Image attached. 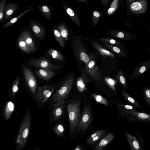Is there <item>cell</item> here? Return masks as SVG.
I'll return each instance as SVG.
<instances>
[{
	"instance_id": "ab89813d",
	"label": "cell",
	"mask_w": 150,
	"mask_h": 150,
	"mask_svg": "<svg viewBox=\"0 0 150 150\" xmlns=\"http://www.w3.org/2000/svg\"><path fill=\"white\" fill-rule=\"evenodd\" d=\"M73 150H84L81 144H78L76 146Z\"/></svg>"
},
{
	"instance_id": "277c9868",
	"label": "cell",
	"mask_w": 150,
	"mask_h": 150,
	"mask_svg": "<svg viewBox=\"0 0 150 150\" xmlns=\"http://www.w3.org/2000/svg\"><path fill=\"white\" fill-rule=\"evenodd\" d=\"M56 88L52 85H46L39 87L37 89L35 99L38 102L45 103L53 93Z\"/></svg>"
},
{
	"instance_id": "f546056e",
	"label": "cell",
	"mask_w": 150,
	"mask_h": 150,
	"mask_svg": "<svg viewBox=\"0 0 150 150\" xmlns=\"http://www.w3.org/2000/svg\"><path fill=\"white\" fill-rule=\"evenodd\" d=\"M54 36L57 42L62 46L63 45L62 37H63L59 31L55 29H53Z\"/></svg>"
},
{
	"instance_id": "ee69618b",
	"label": "cell",
	"mask_w": 150,
	"mask_h": 150,
	"mask_svg": "<svg viewBox=\"0 0 150 150\" xmlns=\"http://www.w3.org/2000/svg\"><path fill=\"white\" fill-rule=\"evenodd\" d=\"M113 50L115 52L117 53H119L120 52V49L116 47H113Z\"/></svg>"
},
{
	"instance_id": "484cf974",
	"label": "cell",
	"mask_w": 150,
	"mask_h": 150,
	"mask_svg": "<svg viewBox=\"0 0 150 150\" xmlns=\"http://www.w3.org/2000/svg\"><path fill=\"white\" fill-rule=\"evenodd\" d=\"M116 79L125 88H127L126 80L123 72L120 71L118 72L116 75Z\"/></svg>"
},
{
	"instance_id": "7bdbcfd3",
	"label": "cell",
	"mask_w": 150,
	"mask_h": 150,
	"mask_svg": "<svg viewBox=\"0 0 150 150\" xmlns=\"http://www.w3.org/2000/svg\"><path fill=\"white\" fill-rule=\"evenodd\" d=\"M115 10L113 8L110 7L108 10V14H111Z\"/></svg>"
},
{
	"instance_id": "7c38bea8",
	"label": "cell",
	"mask_w": 150,
	"mask_h": 150,
	"mask_svg": "<svg viewBox=\"0 0 150 150\" xmlns=\"http://www.w3.org/2000/svg\"><path fill=\"white\" fill-rule=\"evenodd\" d=\"M115 137L112 133L106 134L96 144L93 150H102Z\"/></svg>"
},
{
	"instance_id": "603a6c76",
	"label": "cell",
	"mask_w": 150,
	"mask_h": 150,
	"mask_svg": "<svg viewBox=\"0 0 150 150\" xmlns=\"http://www.w3.org/2000/svg\"><path fill=\"white\" fill-rule=\"evenodd\" d=\"M30 11V9H27L16 16L13 18L8 22L3 25L2 27L3 28H5L12 25L18 21L23 15Z\"/></svg>"
},
{
	"instance_id": "7dc6e473",
	"label": "cell",
	"mask_w": 150,
	"mask_h": 150,
	"mask_svg": "<svg viewBox=\"0 0 150 150\" xmlns=\"http://www.w3.org/2000/svg\"><path fill=\"white\" fill-rule=\"evenodd\" d=\"M110 42L113 44H114L115 43V40L113 39H111L110 41Z\"/></svg>"
},
{
	"instance_id": "c3c4849f",
	"label": "cell",
	"mask_w": 150,
	"mask_h": 150,
	"mask_svg": "<svg viewBox=\"0 0 150 150\" xmlns=\"http://www.w3.org/2000/svg\"><path fill=\"white\" fill-rule=\"evenodd\" d=\"M149 34H150V28L149 29Z\"/></svg>"
},
{
	"instance_id": "ac0fdd59",
	"label": "cell",
	"mask_w": 150,
	"mask_h": 150,
	"mask_svg": "<svg viewBox=\"0 0 150 150\" xmlns=\"http://www.w3.org/2000/svg\"><path fill=\"white\" fill-rule=\"evenodd\" d=\"M125 134L132 149V150H141L139 143L135 137L126 132Z\"/></svg>"
},
{
	"instance_id": "44dd1931",
	"label": "cell",
	"mask_w": 150,
	"mask_h": 150,
	"mask_svg": "<svg viewBox=\"0 0 150 150\" xmlns=\"http://www.w3.org/2000/svg\"><path fill=\"white\" fill-rule=\"evenodd\" d=\"M122 93L123 97L127 101L132 104L137 108L139 109H141V107L138 102L126 92L123 91L122 92Z\"/></svg>"
},
{
	"instance_id": "4dcf8cb0",
	"label": "cell",
	"mask_w": 150,
	"mask_h": 150,
	"mask_svg": "<svg viewBox=\"0 0 150 150\" xmlns=\"http://www.w3.org/2000/svg\"><path fill=\"white\" fill-rule=\"evenodd\" d=\"M6 1L1 0L0 3V20L1 21L4 17L5 6Z\"/></svg>"
},
{
	"instance_id": "f35d334b",
	"label": "cell",
	"mask_w": 150,
	"mask_h": 150,
	"mask_svg": "<svg viewBox=\"0 0 150 150\" xmlns=\"http://www.w3.org/2000/svg\"><path fill=\"white\" fill-rule=\"evenodd\" d=\"M67 12L68 14L71 16H73L74 13L73 11L70 8H69L67 9Z\"/></svg>"
},
{
	"instance_id": "8fae6325",
	"label": "cell",
	"mask_w": 150,
	"mask_h": 150,
	"mask_svg": "<svg viewBox=\"0 0 150 150\" xmlns=\"http://www.w3.org/2000/svg\"><path fill=\"white\" fill-rule=\"evenodd\" d=\"M150 68V59L139 64L131 76L130 79L132 80L146 71Z\"/></svg>"
},
{
	"instance_id": "5bb4252c",
	"label": "cell",
	"mask_w": 150,
	"mask_h": 150,
	"mask_svg": "<svg viewBox=\"0 0 150 150\" xmlns=\"http://www.w3.org/2000/svg\"><path fill=\"white\" fill-rule=\"evenodd\" d=\"M90 82L88 78L86 71H83L82 74L77 79L76 82V88L80 92H83L85 89L86 84Z\"/></svg>"
},
{
	"instance_id": "8992f818",
	"label": "cell",
	"mask_w": 150,
	"mask_h": 150,
	"mask_svg": "<svg viewBox=\"0 0 150 150\" xmlns=\"http://www.w3.org/2000/svg\"><path fill=\"white\" fill-rule=\"evenodd\" d=\"M148 1L146 0H136L129 5L130 13L136 15L144 14L148 10Z\"/></svg>"
},
{
	"instance_id": "1f68e13d",
	"label": "cell",
	"mask_w": 150,
	"mask_h": 150,
	"mask_svg": "<svg viewBox=\"0 0 150 150\" xmlns=\"http://www.w3.org/2000/svg\"><path fill=\"white\" fill-rule=\"evenodd\" d=\"M144 93L146 101L150 106V88L148 87L145 88Z\"/></svg>"
},
{
	"instance_id": "f1b7e54d",
	"label": "cell",
	"mask_w": 150,
	"mask_h": 150,
	"mask_svg": "<svg viewBox=\"0 0 150 150\" xmlns=\"http://www.w3.org/2000/svg\"><path fill=\"white\" fill-rule=\"evenodd\" d=\"M19 79V76H18L15 80L13 83L11 88V94L13 97H14L18 90Z\"/></svg>"
},
{
	"instance_id": "ffe728a7",
	"label": "cell",
	"mask_w": 150,
	"mask_h": 150,
	"mask_svg": "<svg viewBox=\"0 0 150 150\" xmlns=\"http://www.w3.org/2000/svg\"><path fill=\"white\" fill-rule=\"evenodd\" d=\"M14 110V105L13 103L8 101L6 104L4 110V116L6 119H8Z\"/></svg>"
},
{
	"instance_id": "e575fe53",
	"label": "cell",
	"mask_w": 150,
	"mask_h": 150,
	"mask_svg": "<svg viewBox=\"0 0 150 150\" xmlns=\"http://www.w3.org/2000/svg\"><path fill=\"white\" fill-rule=\"evenodd\" d=\"M80 57L81 60L85 63L88 62L89 61V59L88 56L84 52H81Z\"/></svg>"
},
{
	"instance_id": "3957f363",
	"label": "cell",
	"mask_w": 150,
	"mask_h": 150,
	"mask_svg": "<svg viewBox=\"0 0 150 150\" xmlns=\"http://www.w3.org/2000/svg\"><path fill=\"white\" fill-rule=\"evenodd\" d=\"M92 116L90 105L86 104L85 106L76 129L77 133L83 134L88 128L91 123Z\"/></svg>"
},
{
	"instance_id": "4fadbf2b",
	"label": "cell",
	"mask_w": 150,
	"mask_h": 150,
	"mask_svg": "<svg viewBox=\"0 0 150 150\" xmlns=\"http://www.w3.org/2000/svg\"><path fill=\"white\" fill-rule=\"evenodd\" d=\"M66 102V100L59 102L52 105V114L55 119L59 118L63 114Z\"/></svg>"
},
{
	"instance_id": "9c48e42d",
	"label": "cell",
	"mask_w": 150,
	"mask_h": 150,
	"mask_svg": "<svg viewBox=\"0 0 150 150\" xmlns=\"http://www.w3.org/2000/svg\"><path fill=\"white\" fill-rule=\"evenodd\" d=\"M86 73L94 81L100 82L101 73L97 67L95 66L93 61L90 62L87 66Z\"/></svg>"
},
{
	"instance_id": "7a4b0ae2",
	"label": "cell",
	"mask_w": 150,
	"mask_h": 150,
	"mask_svg": "<svg viewBox=\"0 0 150 150\" xmlns=\"http://www.w3.org/2000/svg\"><path fill=\"white\" fill-rule=\"evenodd\" d=\"M74 81V77L72 75L68 76L59 89L55 92L52 97L54 103L65 100L67 99L73 85Z\"/></svg>"
},
{
	"instance_id": "2e32d148",
	"label": "cell",
	"mask_w": 150,
	"mask_h": 150,
	"mask_svg": "<svg viewBox=\"0 0 150 150\" xmlns=\"http://www.w3.org/2000/svg\"><path fill=\"white\" fill-rule=\"evenodd\" d=\"M31 28L36 37L39 40H42L44 36V28L38 23L32 22L30 23Z\"/></svg>"
},
{
	"instance_id": "9a60e30c",
	"label": "cell",
	"mask_w": 150,
	"mask_h": 150,
	"mask_svg": "<svg viewBox=\"0 0 150 150\" xmlns=\"http://www.w3.org/2000/svg\"><path fill=\"white\" fill-rule=\"evenodd\" d=\"M36 75L40 78L45 80H49L56 74L53 71L45 69L39 68L35 71Z\"/></svg>"
},
{
	"instance_id": "b9f144b4",
	"label": "cell",
	"mask_w": 150,
	"mask_h": 150,
	"mask_svg": "<svg viewBox=\"0 0 150 150\" xmlns=\"http://www.w3.org/2000/svg\"><path fill=\"white\" fill-rule=\"evenodd\" d=\"M117 36L119 38H123L125 37V34L122 32H120L118 33Z\"/></svg>"
},
{
	"instance_id": "52a82bcc",
	"label": "cell",
	"mask_w": 150,
	"mask_h": 150,
	"mask_svg": "<svg viewBox=\"0 0 150 150\" xmlns=\"http://www.w3.org/2000/svg\"><path fill=\"white\" fill-rule=\"evenodd\" d=\"M30 65L39 68L45 69L52 71L55 70L58 68V67L53 64L46 58L41 57L38 59L31 60Z\"/></svg>"
},
{
	"instance_id": "836d02e7",
	"label": "cell",
	"mask_w": 150,
	"mask_h": 150,
	"mask_svg": "<svg viewBox=\"0 0 150 150\" xmlns=\"http://www.w3.org/2000/svg\"><path fill=\"white\" fill-rule=\"evenodd\" d=\"M58 28L62 36L65 39H67L66 37L68 33V31L65 29L63 26L62 25H59L58 27Z\"/></svg>"
},
{
	"instance_id": "6da1fadb",
	"label": "cell",
	"mask_w": 150,
	"mask_h": 150,
	"mask_svg": "<svg viewBox=\"0 0 150 150\" xmlns=\"http://www.w3.org/2000/svg\"><path fill=\"white\" fill-rule=\"evenodd\" d=\"M81 100L79 99L71 101L67 105L70 131L73 135L76 132L81 119Z\"/></svg>"
},
{
	"instance_id": "d4e9b609",
	"label": "cell",
	"mask_w": 150,
	"mask_h": 150,
	"mask_svg": "<svg viewBox=\"0 0 150 150\" xmlns=\"http://www.w3.org/2000/svg\"><path fill=\"white\" fill-rule=\"evenodd\" d=\"M47 53L53 59L57 60H62L63 58L61 54L57 50L53 49H49Z\"/></svg>"
},
{
	"instance_id": "bcb514c9",
	"label": "cell",
	"mask_w": 150,
	"mask_h": 150,
	"mask_svg": "<svg viewBox=\"0 0 150 150\" xmlns=\"http://www.w3.org/2000/svg\"><path fill=\"white\" fill-rule=\"evenodd\" d=\"M136 0H128L127 2V3L128 4V5H129L133 2H134Z\"/></svg>"
},
{
	"instance_id": "30bf717a",
	"label": "cell",
	"mask_w": 150,
	"mask_h": 150,
	"mask_svg": "<svg viewBox=\"0 0 150 150\" xmlns=\"http://www.w3.org/2000/svg\"><path fill=\"white\" fill-rule=\"evenodd\" d=\"M106 130L101 129L95 131L86 139V143L88 145L97 144L106 134Z\"/></svg>"
},
{
	"instance_id": "d6a6232c",
	"label": "cell",
	"mask_w": 150,
	"mask_h": 150,
	"mask_svg": "<svg viewBox=\"0 0 150 150\" xmlns=\"http://www.w3.org/2000/svg\"><path fill=\"white\" fill-rule=\"evenodd\" d=\"M117 106L119 109H122L132 111H136V110L134 108L129 105L118 104L117 105Z\"/></svg>"
},
{
	"instance_id": "60d3db41",
	"label": "cell",
	"mask_w": 150,
	"mask_h": 150,
	"mask_svg": "<svg viewBox=\"0 0 150 150\" xmlns=\"http://www.w3.org/2000/svg\"><path fill=\"white\" fill-rule=\"evenodd\" d=\"M58 129L59 131L61 133L63 132L64 129L63 126L60 124L58 125Z\"/></svg>"
},
{
	"instance_id": "ba28073f",
	"label": "cell",
	"mask_w": 150,
	"mask_h": 150,
	"mask_svg": "<svg viewBox=\"0 0 150 150\" xmlns=\"http://www.w3.org/2000/svg\"><path fill=\"white\" fill-rule=\"evenodd\" d=\"M122 110V113L127 116V118L134 117L139 120L150 121V115L138 112L137 111H132L122 109H119Z\"/></svg>"
},
{
	"instance_id": "d6986e66",
	"label": "cell",
	"mask_w": 150,
	"mask_h": 150,
	"mask_svg": "<svg viewBox=\"0 0 150 150\" xmlns=\"http://www.w3.org/2000/svg\"><path fill=\"white\" fill-rule=\"evenodd\" d=\"M17 8L16 4H9L5 7L4 19L6 20L11 17L15 12Z\"/></svg>"
},
{
	"instance_id": "5b68a950",
	"label": "cell",
	"mask_w": 150,
	"mask_h": 150,
	"mask_svg": "<svg viewBox=\"0 0 150 150\" xmlns=\"http://www.w3.org/2000/svg\"><path fill=\"white\" fill-rule=\"evenodd\" d=\"M24 77L28 88L32 94L35 96L37 89V80L32 71L26 67H23Z\"/></svg>"
},
{
	"instance_id": "7402d4cb",
	"label": "cell",
	"mask_w": 150,
	"mask_h": 150,
	"mask_svg": "<svg viewBox=\"0 0 150 150\" xmlns=\"http://www.w3.org/2000/svg\"><path fill=\"white\" fill-rule=\"evenodd\" d=\"M18 43L19 47L23 52L28 53L30 52L21 35H20L18 39Z\"/></svg>"
},
{
	"instance_id": "83f0119b",
	"label": "cell",
	"mask_w": 150,
	"mask_h": 150,
	"mask_svg": "<svg viewBox=\"0 0 150 150\" xmlns=\"http://www.w3.org/2000/svg\"><path fill=\"white\" fill-rule=\"evenodd\" d=\"M104 79L107 85L114 91L116 92L115 85L117 82L116 80L112 78L105 77Z\"/></svg>"
},
{
	"instance_id": "d590c367",
	"label": "cell",
	"mask_w": 150,
	"mask_h": 150,
	"mask_svg": "<svg viewBox=\"0 0 150 150\" xmlns=\"http://www.w3.org/2000/svg\"><path fill=\"white\" fill-rule=\"evenodd\" d=\"M118 0H114L111 4L110 7L113 8L116 10L118 6Z\"/></svg>"
},
{
	"instance_id": "8d00e7d4",
	"label": "cell",
	"mask_w": 150,
	"mask_h": 150,
	"mask_svg": "<svg viewBox=\"0 0 150 150\" xmlns=\"http://www.w3.org/2000/svg\"><path fill=\"white\" fill-rule=\"evenodd\" d=\"M100 52L101 54L103 55H108L110 54V52L109 51L103 49H101Z\"/></svg>"
},
{
	"instance_id": "4316f807",
	"label": "cell",
	"mask_w": 150,
	"mask_h": 150,
	"mask_svg": "<svg viewBox=\"0 0 150 150\" xmlns=\"http://www.w3.org/2000/svg\"><path fill=\"white\" fill-rule=\"evenodd\" d=\"M92 96L97 102L106 106L109 105V103L108 100L101 95L93 93L92 94Z\"/></svg>"
},
{
	"instance_id": "74e56055",
	"label": "cell",
	"mask_w": 150,
	"mask_h": 150,
	"mask_svg": "<svg viewBox=\"0 0 150 150\" xmlns=\"http://www.w3.org/2000/svg\"><path fill=\"white\" fill-rule=\"evenodd\" d=\"M29 130L28 128H25L23 132L22 136L24 138H26L29 134Z\"/></svg>"
},
{
	"instance_id": "f6af8a7d",
	"label": "cell",
	"mask_w": 150,
	"mask_h": 150,
	"mask_svg": "<svg viewBox=\"0 0 150 150\" xmlns=\"http://www.w3.org/2000/svg\"><path fill=\"white\" fill-rule=\"evenodd\" d=\"M93 15L96 17L98 18L100 16V14L98 12L95 11L93 13Z\"/></svg>"
},
{
	"instance_id": "cb8c5ba5",
	"label": "cell",
	"mask_w": 150,
	"mask_h": 150,
	"mask_svg": "<svg viewBox=\"0 0 150 150\" xmlns=\"http://www.w3.org/2000/svg\"><path fill=\"white\" fill-rule=\"evenodd\" d=\"M38 8L46 18L50 20L51 14L50 8L45 5L39 6Z\"/></svg>"
},
{
	"instance_id": "e0dca14e",
	"label": "cell",
	"mask_w": 150,
	"mask_h": 150,
	"mask_svg": "<svg viewBox=\"0 0 150 150\" xmlns=\"http://www.w3.org/2000/svg\"><path fill=\"white\" fill-rule=\"evenodd\" d=\"M28 47L30 52L35 51V47L33 40L28 31L25 30L21 34Z\"/></svg>"
}]
</instances>
